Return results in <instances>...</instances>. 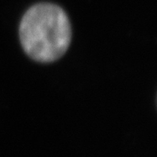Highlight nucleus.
Returning a JSON list of instances; mask_svg holds the SVG:
<instances>
[{
  "label": "nucleus",
  "mask_w": 157,
  "mask_h": 157,
  "mask_svg": "<svg viewBox=\"0 0 157 157\" xmlns=\"http://www.w3.org/2000/svg\"><path fill=\"white\" fill-rule=\"evenodd\" d=\"M19 39L26 54L39 63L62 57L71 40V27L66 12L58 5L43 2L30 7L19 25Z\"/></svg>",
  "instance_id": "1"
}]
</instances>
